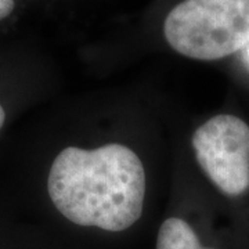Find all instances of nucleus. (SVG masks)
Here are the masks:
<instances>
[{
  "instance_id": "7ed1b4c3",
  "label": "nucleus",
  "mask_w": 249,
  "mask_h": 249,
  "mask_svg": "<svg viewBox=\"0 0 249 249\" xmlns=\"http://www.w3.org/2000/svg\"><path fill=\"white\" fill-rule=\"evenodd\" d=\"M199 166L220 191L240 196L249 187V126L230 114L213 116L193 136Z\"/></svg>"
},
{
  "instance_id": "f257e3e1",
  "label": "nucleus",
  "mask_w": 249,
  "mask_h": 249,
  "mask_svg": "<svg viewBox=\"0 0 249 249\" xmlns=\"http://www.w3.org/2000/svg\"><path fill=\"white\" fill-rule=\"evenodd\" d=\"M58 212L85 227L124 231L142 213L145 172L140 158L122 144L96 150L64 148L47 181Z\"/></svg>"
},
{
  "instance_id": "f03ea898",
  "label": "nucleus",
  "mask_w": 249,
  "mask_h": 249,
  "mask_svg": "<svg viewBox=\"0 0 249 249\" xmlns=\"http://www.w3.org/2000/svg\"><path fill=\"white\" fill-rule=\"evenodd\" d=\"M163 34L188 58H224L249 43V0H184L168 14Z\"/></svg>"
},
{
  "instance_id": "20e7f679",
  "label": "nucleus",
  "mask_w": 249,
  "mask_h": 249,
  "mask_svg": "<svg viewBox=\"0 0 249 249\" xmlns=\"http://www.w3.org/2000/svg\"><path fill=\"white\" fill-rule=\"evenodd\" d=\"M155 249H212L205 248L191 226L183 219L169 217L160 226Z\"/></svg>"
},
{
  "instance_id": "423d86ee",
  "label": "nucleus",
  "mask_w": 249,
  "mask_h": 249,
  "mask_svg": "<svg viewBox=\"0 0 249 249\" xmlns=\"http://www.w3.org/2000/svg\"><path fill=\"white\" fill-rule=\"evenodd\" d=\"M4 121H6V112H4V108L0 106V129L3 127Z\"/></svg>"
},
{
  "instance_id": "39448f33",
  "label": "nucleus",
  "mask_w": 249,
  "mask_h": 249,
  "mask_svg": "<svg viewBox=\"0 0 249 249\" xmlns=\"http://www.w3.org/2000/svg\"><path fill=\"white\" fill-rule=\"evenodd\" d=\"M14 10V0H0V19H4Z\"/></svg>"
}]
</instances>
